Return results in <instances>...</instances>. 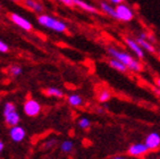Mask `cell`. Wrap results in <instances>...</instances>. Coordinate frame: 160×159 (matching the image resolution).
<instances>
[{"label": "cell", "mask_w": 160, "mask_h": 159, "mask_svg": "<svg viewBox=\"0 0 160 159\" xmlns=\"http://www.w3.org/2000/svg\"><path fill=\"white\" fill-rule=\"evenodd\" d=\"M107 54L110 56L111 58L117 59V60L122 61L123 64L126 65L128 70H131V72L140 73L143 69V65H142L140 59L134 58L131 54H128L125 50L119 49L118 47H115V46L107 47Z\"/></svg>", "instance_id": "obj_1"}, {"label": "cell", "mask_w": 160, "mask_h": 159, "mask_svg": "<svg viewBox=\"0 0 160 159\" xmlns=\"http://www.w3.org/2000/svg\"><path fill=\"white\" fill-rule=\"evenodd\" d=\"M37 22L40 26L48 28V30L56 32V33H66L68 31V25L66 22L57 18V17H55L52 15L46 14V13H42L40 15H38Z\"/></svg>", "instance_id": "obj_2"}, {"label": "cell", "mask_w": 160, "mask_h": 159, "mask_svg": "<svg viewBox=\"0 0 160 159\" xmlns=\"http://www.w3.org/2000/svg\"><path fill=\"white\" fill-rule=\"evenodd\" d=\"M2 115L3 119H5V123H6L7 126H16L19 125V122H21V116H19L18 111H17V108H16V105L12 101H7L5 106H3L2 110Z\"/></svg>", "instance_id": "obj_3"}, {"label": "cell", "mask_w": 160, "mask_h": 159, "mask_svg": "<svg viewBox=\"0 0 160 159\" xmlns=\"http://www.w3.org/2000/svg\"><path fill=\"white\" fill-rule=\"evenodd\" d=\"M115 12H116V19L123 22V23H129L135 17L134 9L126 3H119L117 6H115Z\"/></svg>", "instance_id": "obj_4"}, {"label": "cell", "mask_w": 160, "mask_h": 159, "mask_svg": "<svg viewBox=\"0 0 160 159\" xmlns=\"http://www.w3.org/2000/svg\"><path fill=\"white\" fill-rule=\"evenodd\" d=\"M8 18L12 22V24L17 26L21 30L25 31V32H31L33 30V24L31 23V21H28L26 17L22 16L18 13H9Z\"/></svg>", "instance_id": "obj_5"}, {"label": "cell", "mask_w": 160, "mask_h": 159, "mask_svg": "<svg viewBox=\"0 0 160 159\" xmlns=\"http://www.w3.org/2000/svg\"><path fill=\"white\" fill-rule=\"evenodd\" d=\"M42 106L38 100L33 98H30L25 101L23 105V111L28 117H37L40 115Z\"/></svg>", "instance_id": "obj_6"}, {"label": "cell", "mask_w": 160, "mask_h": 159, "mask_svg": "<svg viewBox=\"0 0 160 159\" xmlns=\"http://www.w3.org/2000/svg\"><path fill=\"white\" fill-rule=\"evenodd\" d=\"M134 39H135L136 42L139 43L140 46L143 48V50H144V51L149 52V54H151V55L157 52L156 47H154V44L152 43V38L149 37L147 33H144V32H141V33L138 34Z\"/></svg>", "instance_id": "obj_7"}, {"label": "cell", "mask_w": 160, "mask_h": 159, "mask_svg": "<svg viewBox=\"0 0 160 159\" xmlns=\"http://www.w3.org/2000/svg\"><path fill=\"white\" fill-rule=\"evenodd\" d=\"M124 42H125L127 48L135 55V57L138 59L142 60V59L145 58V51L143 50V48L140 46L139 43L136 42V40L134 38H131V37L124 38Z\"/></svg>", "instance_id": "obj_8"}, {"label": "cell", "mask_w": 160, "mask_h": 159, "mask_svg": "<svg viewBox=\"0 0 160 159\" xmlns=\"http://www.w3.org/2000/svg\"><path fill=\"white\" fill-rule=\"evenodd\" d=\"M150 150L147 147L144 142H138V143L131 144L127 149V153L132 157H143L149 152Z\"/></svg>", "instance_id": "obj_9"}, {"label": "cell", "mask_w": 160, "mask_h": 159, "mask_svg": "<svg viewBox=\"0 0 160 159\" xmlns=\"http://www.w3.org/2000/svg\"><path fill=\"white\" fill-rule=\"evenodd\" d=\"M9 138L12 142L15 143H21L25 140L26 138V131L23 126L21 125H16L12 126L9 129Z\"/></svg>", "instance_id": "obj_10"}, {"label": "cell", "mask_w": 160, "mask_h": 159, "mask_svg": "<svg viewBox=\"0 0 160 159\" xmlns=\"http://www.w3.org/2000/svg\"><path fill=\"white\" fill-rule=\"evenodd\" d=\"M73 5L74 7L78 8V9H82L84 12L89 13V14H99L100 10L97 6H94L93 3H89V1H86V0H73Z\"/></svg>", "instance_id": "obj_11"}, {"label": "cell", "mask_w": 160, "mask_h": 159, "mask_svg": "<svg viewBox=\"0 0 160 159\" xmlns=\"http://www.w3.org/2000/svg\"><path fill=\"white\" fill-rule=\"evenodd\" d=\"M22 3L26 9H28L32 13H35L38 15L44 13V5L40 0H23Z\"/></svg>", "instance_id": "obj_12"}, {"label": "cell", "mask_w": 160, "mask_h": 159, "mask_svg": "<svg viewBox=\"0 0 160 159\" xmlns=\"http://www.w3.org/2000/svg\"><path fill=\"white\" fill-rule=\"evenodd\" d=\"M144 143L149 150H157L160 148V134L158 132H150L147 136H145Z\"/></svg>", "instance_id": "obj_13"}, {"label": "cell", "mask_w": 160, "mask_h": 159, "mask_svg": "<svg viewBox=\"0 0 160 159\" xmlns=\"http://www.w3.org/2000/svg\"><path fill=\"white\" fill-rule=\"evenodd\" d=\"M98 8H99V10H100V13L105 14L106 16L110 17V18L116 19V12H115V6H114V5H111L110 3H108L107 0H101V1L99 3Z\"/></svg>", "instance_id": "obj_14"}, {"label": "cell", "mask_w": 160, "mask_h": 159, "mask_svg": "<svg viewBox=\"0 0 160 159\" xmlns=\"http://www.w3.org/2000/svg\"><path fill=\"white\" fill-rule=\"evenodd\" d=\"M108 64H109V66L111 68H114L115 70H117L119 73H126V72H128V68H127L126 65L123 64L122 61L117 60V59L110 58L108 60Z\"/></svg>", "instance_id": "obj_15"}, {"label": "cell", "mask_w": 160, "mask_h": 159, "mask_svg": "<svg viewBox=\"0 0 160 159\" xmlns=\"http://www.w3.org/2000/svg\"><path fill=\"white\" fill-rule=\"evenodd\" d=\"M44 95H48V97H51V98H57V99L64 98V91H62L59 88H56V86L47 88L44 90Z\"/></svg>", "instance_id": "obj_16"}, {"label": "cell", "mask_w": 160, "mask_h": 159, "mask_svg": "<svg viewBox=\"0 0 160 159\" xmlns=\"http://www.w3.org/2000/svg\"><path fill=\"white\" fill-rule=\"evenodd\" d=\"M67 102L71 105L72 107H81L83 105V98L77 93H72V95H68Z\"/></svg>", "instance_id": "obj_17"}, {"label": "cell", "mask_w": 160, "mask_h": 159, "mask_svg": "<svg viewBox=\"0 0 160 159\" xmlns=\"http://www.w3.org/2000/svg\"><path fill=\"white\" fill-rule=\"evenodd\" d=\"M111 95H111V92L108 89H101L98 92V95H97V99H98L99 102L105 104V102H108V101L110 100Z\"/></svg>", "instance_id": "obj_18"}, {"label": "cell", "mask_w": 160, "mask_h": 159, "mask_svg": "<svg viewBox=\"0 0 160 159\" xmlns=\"http://www.w3.org/2000/svg\"><path fill=\"white\" fill-rule=\"evenodd\" d=\"M74 149V142L71 140H65L60 144V150L65 153H69Z\"/></svg>", "instance_id": "obj_19"}, {"label": "cell", "mask_w": 160, "mask_h": 159, "mask_svg": "<svg viewBox=\"0 0 160 159\" xmlns=\"http://www.w3.org/2000/svg\"><path fill=\"white\" fill-rule=\"evenodd\" d=\"M8 72H9L12 76L18 77L23 74V68L21 66H18V65H10L9 68H8Z\"/></svg>", "instance_id": "obj_20"}, {"label": "cell", "mask_w": 160, "mask_h": 159, "mask_svg": "<svg viewBox=\"0 0 160 159\" xmlns=\"http://www.w3.org/2000/svg\"><path fill=\"white\" fill-rule=\"evenodd\" d=\"M77 125L81 130H88L91 126V119H89L88 117H81L77 121Z\"/></svg>", "instance_id": "obj_21"}, {"label": "cell", "mask_w": 160, "mask_h": 159, "mask_svg": "<svg viewBox=\"0 0 160 159\" xmlns=\"http://www.w3.org/2000/svg\"><path fill=\"white\" fill-rule=\"evenodd\" d=\"M8 51H9V46L0 39V54H7Z\"/></svg>", "instance_id": "obj_22"}, {"label": "cell", "mask_w": 160, "mask_h": 159, "mask_svg": "<svg viewBox=\"0 0 160 159\" xmlns=\"http://www.w3.org/2000/svg\"><path fill=\"white\" fill-rule=\"evenodd\" d=\"M57 3H62L66 7H71V8H74V5H73V0H56Z\"/></svg>", "instance_id": "obj_23"}, {"label": "cell", "mask_w": 160, "mask_h": 159, "mask_svg": "<svg viewBox=\"0 0 160 159\" xmlns=\"http://www.w3.org/2000/svg\"><path fill=\"white\" fill-rule=\"evenodd\" d=\"M108 3H110L111 5H114V6H117V5H119V3H125L126 0H107Z\"/></svg>", "instance_id": "obj_24"}, {"label": "cell", "mask_w": 160, "mask_h": 159, "mask_svg": "<svg viewBox=\"0 0 160 159\" xmlns=\"http://www.w3.org/2000/svg\"><path fill=\"white\" fill-rule=\"evenodd\" d=\"M3 149H5V143H3V141L0 140V155L2 153Z\"/></svg>", "instance_id": "obj_25"}, {"label": "cell", "mask_w": 160, "mask_h": 159, "mask_svg": "<svg viewBox=\"0 0 160 159\" xmlns=\"http://www.w3.org/2000/svg\"><path fill=\"white\" fill-rule=\"evenodd\" d=\"M8 1H10V3H22V1H23V0H8Z\"/></svg>", "instance_id": "obj_26"}, {"label": "cell", "mask_w": 160, "mask_h": 159, "mask_svg": "<svg viewBox=\"0 0 160 159\" xmlns=\"http://www.w3.org/2000/svg\"><path fill=\"white\" fill-rule=\"evenodd\" d=\"M156 84H157L158 88H159V90H160V79H157V80H156Z\"/></svg>", "instance_id": "obj_27"}, {"label": "cell", "mask_w": 160, "mask_h": 159, "mask_svg": "<svg viewBox=\"0 0 160 159\" xmlns=\"http://www.w3.org/2000/svg\"><path fill=\"white\" fill-rule=\"evenodd\" d=\"M114 159H127L126 157H123V156H117V157H115Z\"/></svg>", "instance_id": "obj_28"}, {"label": "cell", "mask_w": 160, "mask_h": 159, "mask_svg": "<svg viewBox=\"0 0 160 159\" xmlns=\"http://www.w3.org/2000/svg\"><path fill=\"white\" fill-rule=\"evenodd\" d=\"M157 54H158V56H159V57H160V49H159V50H158V51H157Z\"/></svg>", "instance_id": "obj_29"}, {"label": "cell", "mask_w": 160, "mask_h": 159, "mask_svg": "<svg viewBox=\"0 0 160 159\" xmlns=\"http://www.w3.org/2000/svg\"><path fill=\"white\" fill-rule=\"evenodd\" d=\"M0 9H1V5H0Z\"/></svg>", "instance_id": "obj_30"}, {"label": "cell", "mask_w": 160, "mask_h": 159, "mask_svg": "<svg viewBox=\"0 0 160 159\" xmlns=\"http://www.w3.org/2000/svg\"><path fill=\"white\" fill-rule=\"evenodd\" d=\"M152 159H153V158H152Z\"/></svg>", "instance_id": "obj_31"}]
</instances>
